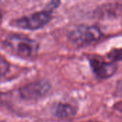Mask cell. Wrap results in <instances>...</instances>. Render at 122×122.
I'll return each mask as SVG.
<instances>
[{
	"instance_id": "obj_1",
	"label": "cell",
	"mask_w": 122,
	"mask_h": 122,
	"mask_svg": "<svg viewBox=\"0 0 122 122\" xmlns=\"http://www.w3.org/2000/svg\"><path fill=\"white\" fill-rule=\"evenodd\" d=\"M3 44L12 54L25 59L35 58L39 50V45L35 40L20 35H10Z\"/></svg>"
},
{
	"instance_id": "obj_2",
	"label": "cell",
	"mask_w": 122,
	"mask_h": 122,
	"mask_svg": "<svg viewBox=\"0 0 122 122\" xmlns=\"http://www.w3.org/2000/svg\"><path fill=\"white\" fill-rule=\"evenodd\" d=\"M105 37L100 28L95 25H79L69 33L70 40L81 47L98 42Z\"/></svg>"
},
{
	"instance_id": "obj_3",
	"label": "cell",
	"mask_w": 122,
	"mask_h": 122,
	"mask_svg": "<svg viewBox=\"0 0 122 122\" xmlns=\"http://www.w3.org/2000/svg\"><path fill=\"white\" fill-rule=\"evenodd\" d=\"M52 19V10H45L15 20L12 25L24 30H35L45 26Z\"/></svg>"
},
{
	"instance_id": "obj_4",
	"label": "cell",
	"mask_w": 122,
	"mask_h": 122,
	"mask_svg": "<svg viewBox=\"0 0 122 122\" xmlns=\"http://www.w3.org/2000/svg\"><path fill=\"white\" fill-rule=\"evenodd\" d=\"M51 89L50 83L47 81H37L22 86L20 90V97L26 101H37L45 98Z\"/></svg>"
},
{
	"instance_id": "obj_5",
	"label": "cell",
	"mask_w": 122,
	"mask_h": 122,
	"mask_svg": "<svg viewBox=\"0 0 122 122\" xmlns=\"http://www.w3.org/2000/svg\"><path fill=\"white\" fill-rule=\"evenodd\" d=\"M89 64L93 73L99 80H106L113 77L118 70V66L113 62L92 57L89 59Z\"/></svg>"
},
{
	"instance_id": "obj_6",
	"label": "cell",
	"mask_w": 122,
	"mask_h": 122,
	"mask_svg": "<svg viewBox=\"0 0 122 122\" xmlns=\"http://www.w3.org/2000/svg\"><path fill=\"white\" fill-rule=\"evenodd\" d=\"M52 114L59 118L66 119L73 117L76 113L77 109L71 104L58 103L52 107Z\"/></svg>"
},
{
	"instance_id": "obj_7",
	"label": "cell",
	"mask_w": 122,
	"mask_h": 122,
	"mask_svg": "<svg viewBox=\"0 0 122 122\" xmlns=\"http://www.w3.org/2000/svg\"><path fill=\"white\" fill-rule=\"evenodd\" d=\"M107 57L113 63H116L117 62L122 61V47L113 48L107 55Z\"/></svg>"
},
{
	"instance_id": "obj_8",
	"label": "cell",
	"mask_w": 122,
	"mask_h": 122,
	"mask_svg": "<svg viewBox=\"0 0 122 122\" xmlns=\"http://www.w3.org/2000/svg\"><path fill=\"white\" fill-rule=\"evenodd\" d=\"M115 94L116 96L122 98V78L119 81H118L116 83Z\"/></svg>"
},
{
	"instance_id": "obj_9",
	"label": "cell",
	"mask_w": 122,
	"mask_h": 122,
	"mask_svg": "<svg viewBox=\"0 0 122 122\" xmlns=\"http://www.w3.org/2000/svg\"><path fill=\"white\" fill-rule=\"evenodd\" d=\"M113 108L115 111H118L122 114V101H119L116 102L113 106Z\"/></svg>"
},
{
	"instance_id": "obj_10",
	"label": "cell",
	"mask_w": 122,
	"mask_h": 122,
	"mask_svg": "<svg viewBox=\"0 0 122 122\" xmlns=\"http://www.w3.org/2000/svg\"><path fill=\"white\" fill-rule=\"evenodd\" d=\"M60 4V0H50V5H48V7H50V10H52V9H55L58 7Z\"/></svg>"
},
{
	"instance_id": "obj_11",
	"label": "cell",
	"mask_w": 122,
	"mask_h": 122,
	"mask_svg": "<svg viewBox=\"0 0 122 122\" xmlns=\"http://www.w3.org/2000/svg\"><path fill=\"white\" fill-rule=\"evenodd\" d=\"M83 122H100V121H83Z\"/></svg>"
}]
</instances>
